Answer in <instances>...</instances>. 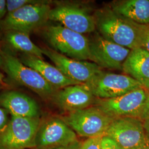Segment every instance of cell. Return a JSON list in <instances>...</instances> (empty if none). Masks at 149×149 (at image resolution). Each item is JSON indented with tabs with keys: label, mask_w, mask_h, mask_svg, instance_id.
<instances>
[{
	"label": "cell",
	"mask_w": 149,
	"mask_h": 149,
	"mask_svg": "<svg viewBox=\"0 0 149 149\" xmlns=\"http://www.w3.org/2000/svg\"><path fill=\"white\" fill-rule=\"evenodd\" d=\"M134 149H149V141L148 140L145 143H144V144L140 145V146Z\"/></svg>",
	"instance_id": "f1b7e54d"
},
{
	"label": "cell",
	"mask_w": 149,
	"mask_h": 149,
	"mask_svg": "<svg viewBox=\"0 0 149 149\" xmlns=\"http://www.w3.org/2000/svg\"></svg>",
	"instance_id": "d6a6232c"
},
{
	"label": "cell",
	"mask_w": 149,
	"mask_h": 149,
	"mask_svg": "<svg viewBox=\"0 0 149 149\" xmlns=\"http://www.w3.org/2000/svg\"><path fill=\"white\" fill-rule=\"evenodd\" d=\"M141 120L144 121L146 120H149V94L147 97L146 101L145 102V104L141 113L140 118Z\"/></svg>",
	"instance_id": "cb8c5ba5"
},
{
	"label": "cell",
	"mask_w": 149,
	"mask_h": 149,
	"mask_svg": "<svg viewBox=\"0 0 149 149\" xmlns=\"http://www.w3.org/2000/svg\"><path fill=\"white\" fill-rule=\"evenodd\" d=\"M52 8L46 2H38L8 13L2 24L10 31L29 33L49 19Z\"/></svg>",
	"instance_id": "ba28073f"
},
{
	"label": "cell",
	"mask_w": 149,
	"mask_h": 149,
	"mask_svg": "<svg viewBox=\"0 0 149 149\" xmlns=\"http://www.w3.org/2000/svg\"><path fill=\"white\" fill-rule=\"evenodd\" d=\"M1 63H2V59H1V57L0 56V64H1Z\"/></svg>",
	"instance_id": "1f68e13d"
},
{
	"label": "cell",
	"mask_w": 149,
	"mask_h": 149,
	"mask_svg": "<svg viewBox=\"0 0 149 149\" xmlns=\"http://www.w3.org/2000/svg\"><path fill=\"white\" fill-rule=\"evenodd\" d=\"M89 39V60L101 69L123 70L131 50L109 41L98 33Z\"/></svg>",
	"instance_id": "52a82bcc"
},
{
	"label": "cell",
	"mask_w": 149,
	"mask_h": 149,
	"mask_svg": "<svg viewBox=\"0 0 149 149\" xmlns=\"http://www.w3.org/2000/svg\"><path fill=\"white\" fill-rule=\"evenodd\" d=\"M37 1L32 0H8L6 1L7 12L11 13L26 6L36 3Z\"/></svg>",
	"instance_id": "ffe728a7"
},
{
	"label": "cell",
	"mask_w": 149,
	"mask_h": 149,
	"mask_svg": "<svg viewBox=\"0 0 149 149\" xmlns=\"http://www.w3.org/2000/svg\"><path fill=\"white\" fill-rule=\"evenodd\" d=\"M40 124L39 118L11 116L0 133V149L36 148V139Z\"/></svg>",
	"instance_id": "3957f363"
},
{
	"label": "cell",
	"mask_w": 149,
	"mask_h": 149,
	"mask_svg": "<svg viewBox=\"0 0 149 149\" xmlns=\"http://www.w3.org/2000/svg\"><path fill=\"white\" fill-rule=\"evenodd\" d=\"M53 98L58 107L68 113L93 106L97 99L85 84L69 86L60 89Z\"/></svg>",
	"instance_id": "5bb4252c"
},
{
	"label": "cell",
	"mask_w": 149,
	"mask_h": 149,
	"mask_svg": "<svg viewBox=\"0 0 149 149\" xmlns=\"http://www.w3.org/2000/svg\"><path fill=\"white\" fill-rule=\"evenodd\" d=\"M45 37L59 53L77 60H89V39L84 34L58 24L48 27Z\"/></svg>",
	"instance_id": "7a4b0ae2"
},
{
	"label": "cell",
	"mask_w": 149,
	"mask_h": 149,
	"mask_svg": "<svg viewBox=\"0 0 149 149\" xmlns=\"http://www.w3.org/2000/svg\"><path fill=\"white\" fill-rule=\"evenodd\" d=\"M0 106L11 116L39 118V108L31 97L17 91H7L0 95Z\"/></svg>",
	"instance_id": "9a60e30c"
},
{
	"label": "cell",
	"mask_w": 149,
	"mask_h": 149,
	"mask_svg": "<svg viewBox=\"0 0 149 149\" xmlns=\"http://www.w3.org/2000/svg\"><path fill=\"white\" fill-rule=\"evenodd\" d=\"M85 84L98 99L116 98L143 87L139 81L128 74L103 71Z\"/></svg>",
	"instance_id": "8992f818"
},
{
	"label": "cell",
	"mask_w": 149,
	"mask_h": 149,
	"mask_svg": "<svg viewBox=\"0 0 149 149\" xmlns=\"http://www.w3.org/2000/svg\"><path fill=\"white\" fill-rule=\"evenodd\" d=\"M148 93L143 87L109 99H97L95 106L114 119L140 118Z\"/></svg>",
	"instance_id": "5b68a950"
},
{
	"label": "cell",
	"mask_w": 149,
	"mask_h": 149,
	"mask_svg": "<svg viewBox=\"0 0 149 149\" xmlns=\"http://www.w3.org/2000/svg\"><path fill=\"white\" fill-rule=\"evenodd\" d=\"M102 137L87 139L82 143H81L80 149H101Z\"/></svg>",
	"instance_id": "44dd1931"
},
{
	"label": "cell",
	"mask_w": 149,
	"mask_h": 149,
	"mask_svg": "<svg viewBox=\"0 0 149 149\" xmlns=\"http://www.w3.org/2000/svg\"><path fill=\"white\" fill-rule=\"evenodd\" d=\"M101 149H122V148L112 139L105 135L102 138Z\"/></svg>",
	"instance_id": "7402d4cb"
},
{
	"label": "cell",
	"mask_w": 149,
	"mask_h": 149,
	"mask_svg": "<svg viewBox=\"0 0 149 149\" xmlns=\"http://www.w3.org/2000/svg\"><path fill=\"white\" fill-rule=\"evenodd\" d=\"M80 144L81 143H80L78 141H76L74 143H71L68 145L59 147V148L54 149H80Z\"/></svg>",
	"instance_id": "484cf974"
},
{
	"label": "cell",
	"mask_w": 149,
	"mask_h": 149,
	"mask_svg": "<svg viewBox=\"0 0 149 149\" xmlns=\"http://www.w3.org/2000/svg\"><path fill=\"white\" fill-rule=\"evenodd\" d=\"M77 141V134L63 119L53 118L41 123L36 139V148L54 149Z\"/></svg>",
	"instance_id": "7c38bea8"
},
{
	"label": "cell",
	"mask_w": 149,
	"mask_h": 149,
	"mask_svg": "<svg viewBox=\"0 0 149 149\" xmlns=\"http://www.w3.org/2000/svg\"><path fill=\"white\" fill-rule=\"evenodd\" d=\"M106 135L112 139L122 149H134L148 140L143 121L135 118L114 119Z\"/></svg>",
	"instance_id": "8fae6325"
},
{
	"label": "cell",
	"mask_w": 149,
	"mask_h": 149,
	"mask_svg": "<svg viewBox=\"0 0 149 149\" xmlns=\"http://www.w3.org/2000/svg\"><path fill=\"white\" fill-rule=\"evenodd\" d=\"M141 85H142L143 87L145 90L146 91V92L149 94V80L143 83Z\"/></svg>",
	"instance_id": "f546056e"
},
{
	"label": "cell",
	"mask_w": 149,
	"mask_h": 149,
	"mask_svg": "<svg viewBox=\"0 0 149 149\" xmlns=\"http://www.w3.org/2000/svg\"><path fill=\"white\" fill-rule=\"evenodd\" d=\"M122 71L141 84L149 81V52L143 47L131 50L123 64Z\"/></svg>",
	"instance_id": "e0dca14e"
},
{
	"label": "cell",
	"mask_w": 149,
	"mask_h": 149,
	"mask_svg": "<svg viewBox=\"0 0 149 149\" xmlns=\"http://www.w3.org/2000/svg\"><path fill=\"white\" fill-rule=\"evenodd\" d=\"M96 29L103 37L133 50L142 47L147 26L136 23L121 16L111 7H104L95 13Z\"/></svg>",
	"instance_id": "6da1fadb"
},
{
	"label": "cell",
	"mask_w": 149,
	"mask_h": 149,
	"mask_svg": "<svg viewBox=\"0 0 149 149\" xmlns=\"http://www.w3.org/2000/svg\"><path fill=\"white\" fill-rule=\"evenodd\" d=\"M6 12V1L0 0V19L5 16Z\"/></svg>",
	"instance_id": "4316f807"
},
{
	"label": "cell",
	"mask_w": 149,
	"mask_h": 149,
	"mask_svg": "<svg viewBox=\"0 0 149 149\" xmlns=\"http://www.w3.org/2000/svg\"><path fill=\"white\" fill-rule=\"evenodd\" d=\"M144 129L146 135L147 139L149 141V120H146L143 121Z\"/></svg>",
	"instance_id": "83f0119b"
},
{
	"label": "cell",
	"mask_w": 149,
	"mask_h": 149,
	"mask_svg": "<svg viewBox=\"0 0 149 149\" xmlns=\"http://www.w3.org/2000/svg\"><path fill=\"white\" fill-rule=\"evenodd\" d=\"M4 64L7 74L17 82L31 89L44 98L53 97L56 92L53 86L37 71L23 64L15 57L7 55Z\"/></svg>",
	"instance_id": "9c48e42d"
},
{
	"label": "cell",
	"mask_w": 149,
	"mask_h": 149,
	"mask_svg": "<svg viewBox=\"0 0 149 149\" xmlns=\"http://www.w3.org/2000/svg\"><path fill=\"white\" fill-rule=\"evenodd\" d=\"M3 78V74H2L1 73H0V83L2 82Z\"/></svg>",
	"instance_id": "4dcf8cb0"
},
{
	"label": "cell",
	"mask_w": 149,
	"mask_h": 149,
	"mask_svg": "<svg viewBox=\"0 0 149 149\" xmlns=\"http://www.w3.org/2000/svg\"><path fill=\"white\" fill-rule=\"evenodd\" d=\"M62 119L77 135L87 139L105 136L114 120L95 106L69 113Z\"/></svg>",
	"instance_id": "277c9868"
},
{
	"label": "cell",
	"mask_w": 149,
	"mask_h": 149,
	"mask_svg": "<svg viewBox=\"0 0 149 149\" xmlns=\"http://www.w3.org/2000/svg\"><path fill=\"white\" fill-rule=\"evenodd\" d=\"M49 19L82 34L96 31L95 15L84 7L76 5H61L52 8Z\"/></svg>",
	"instance_id": "30bf717a"
},
{
	"label": "cell",
	"mask_w": 149,
	"mask_h": 149,
	"mask_svg": "<svg viewBox=\"0 0 149 149\" xmlns=\"http://www.w3.org/2000/svg\"><path fill=\"white\" fill-rule=\"evenodd\" d=\"M7 40L11 46L18 50L43 59L42 48L38 47L29 38L28 33L10 31L7 35Z\"/></svg>",
	"instance_id": "d6986e66"
},
{
	"label": "cell",
	"mask_w": 149,
	"mask_h": 149,
	"mask_svg": "<svg viewBox=\"0 0 149 149\" xmlns=\"http://www.w3.org/2000/svg\"><path fill=\"white\" fill-rule=\"evenodd\" d=\"M22 63L37 71L48 83L56 90H60L69 86L80 84V83L68 77L55 66L37 56L27 54L22 59Z\"/></svg>",
	"instance_id": "2e32d148"
},
{
	"label": "cell",
	"mask_w": 149,
	"mask_h": 149,
	"mask_svg": "<svg viewBox=\"0 0 149 149\" xmlns=\"http://www.w3.org/2000/svg\"><path fill=\"white\" fill-rule=\"evenodd\" d=\"M112 10L139 24L149 26V0H123L112 3Z\"/></svg>",
	"instance_id": "ac0fdd59"
},
{
	"label": "cell",
	"mask_w": 149,
	"mask_h": 149,
	"mask_svg": "<svg viewBox=\"0 0 149 149\" xmlns=\"http://www.w3.org/2000/svg\"><path fill=\"white\" fill-rule=\"evenodd\" d=\"M43 55L65 76L80 84H86L102 71L97 65L87 61L71 59L50 48H42Z\"/></svg>",
	"instance_id": "4fadbf2b"
},
{
	"label": "cell",
	"mask_w": 149,
	"mask_h": 149,
	"mask_svg": "<svg viewBox=\"0 0 149 149\" xmlns=\"http://www.w3.org/2000/svg\"><path fill=\"white\" fill-rule=\"evenodd\" d=\"M142 47L149 52V26L146 28L142 40Z\"/></svg>",
	"instance_id": "d4e9b609"
},
{
	"label": "cell",
	"mask_w": 149,
	"mask_h": 149,
	"mask_svg": "<svg viewBox=\"0 0 149 149\" xmlns=\"http://www.w3.org/2000/svg\"><path fill=\"white\" fill-rule=\"evenodd\" d=\"M7 111L0 107V133L4 130L8 124Z\"/></svg>",
	"instance_id": "603a6c76"
}]
</instances>
